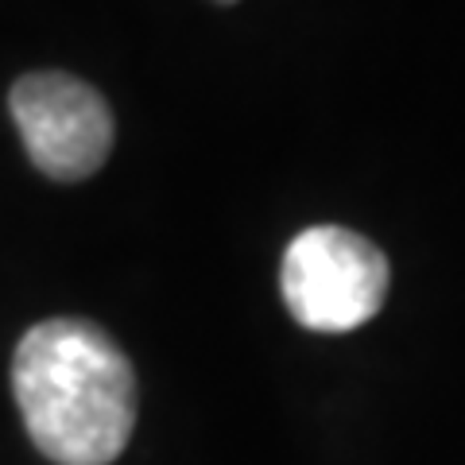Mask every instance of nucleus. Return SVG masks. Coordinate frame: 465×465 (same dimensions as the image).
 Listing matches in <instances>:
<instances>
[{
	"label": "nucleus",
	"instance_id": "f257e3e1",
	"mask_svg": "<svg viewBox=\"0 0 465 465\" xmlns=\"http://www.w3.org/2000/svg\"><path fill=\"white\" fill-rule=\"evenodd\" d=\"M24 427L54 465H109L136 427V372L85 318L32 326L12 357Z\"/></svg>",
	"mask_w": 465,
	"mask_h": 465
},
{
	"label": "nucleus",
	"instance_id": "f03ea898",
	"mask_svg": "<svg viewBox=\"0 0 465 465\" xmlns=\"http://www.w3.org/2000/svg\"><path fill=\"white\" fill-rule=\"evenodd\" d=\"M280 287L291 318L314 333H349L381 314L391 268L369 237L341 225L302 229L283 252Z\"/></svg>",
	"mask_w": 465,
	"mask_h": 465
},
{
	"label": "nucleus",
	"instance_id": "7ed1b4c3",
	"mask_svg": "<svg viewBox=\"0 0 465 465\" xmlns=\"http://www.w3.org/2000/svg\"><path fill=\"white\" fill-rule=\"evenodd\" d=\"M32 163L58 183L90 179L113 152V109L90 82L58 70L24 74L8 94Z\"/></svg>",
	"mask_w": 465,
	"mask_h": 465
},
{
	"label": "nucleus",
	"instance_id": "20e7f679",
	"mask_svg": "<svg viewBox=\"0 0 465 465\" xmlns=\"http://www.w3.org/2000/svg\"><path fill=\"white\" fill-rule=\"evenodd\" d=\"M217 5H232V0H217Z\"/></svg>",
	"mask_w": 465,
	"mask_h": 465
}]
</instances>
